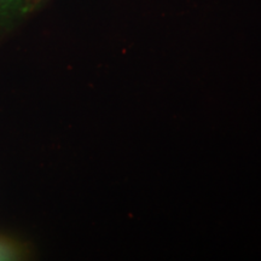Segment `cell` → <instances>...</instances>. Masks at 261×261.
<instances>
[{"mask_svg":"<svg viewBox=\"0 0 261 261\" xmlns=\"http://www.w3.org/2000/svg\"><path fill=\"white\" fill-rule=\"evenodd\" d=\"M24 0H0V32L8 28L17 16H21Z\"/></svg>","mask_w":261,"mask_h":261,"instance_id":"cell-1","label":"cell"},{"mask_svg":"<svg viewBox=\"0 0 261 261\" xmlns=\"http://www.w3.org/2000/svg\"><path fill=\"white\" fill-rule=\"evenodd\" d=\"M15 256L16 253L15 250L12 249V247H10L9 244L0 242V261L14 260Z\"/></svg>","mask_w":261,"mask_h":261,"instance_id":"cell-2","label":"cell"},{"mask_svg":"<svg viewBox=\"0 0 261 261\" xmlns=\"http://www.w3.org/2000/svg\"><path fill=\"white\" fill-rule=\"evenodd\" d=\"M42 2H44V0H24L23 5H22L21 16H22V15L31 14V12L34 11V10L37 9L38 6L40 5Z\"/></svg>","mask_w":261,"mask_h":261,"instance_id":"cell-3","label":"cell"}]
</instances>
